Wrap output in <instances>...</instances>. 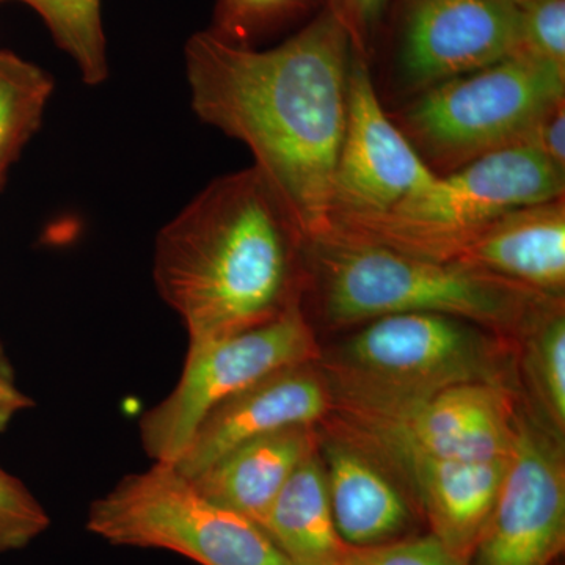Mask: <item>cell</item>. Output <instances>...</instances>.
<instances>
[{
	"label": "cell",
	"instance_id": "8992f818",
	"mask_svg": "<svg viewBox=\"0 0 565 565\" xmlns=\"http://www.w3.org/2000/svg\"><path fill=\"white\" fill-rule=\"evenodd\" d=\"M557 199H565V173L530 145H516L438 174L382 217L330 234L452 263L494 218Z\"/></svg>",
	"mask_w": 565,
	"mask_h": 565
},
{
	"label": "cell",
	"instance_id": "44dd1931",
	"mask_svg": "<svg viewBox=\"0 0 565 565\" xmlns=\"http://www.w3.org/2000/svg\"><path fill=\"white\" fill-rule=\"evenodd\" d=\"M7 2V0H3ZM46 22L55 43L73 58L82 79L103 84L109 74L102 0H20Z\"/></svg>",
	"mask_w": 565,
	"mask_h": 565
},
{
	"label": "cell",
	"instance_id": "9c48e42d",
	"mask_svg": "<svg viewBox=\"0 0 565 565\" xmlns=\"http://www.w3.org/2000/svg\"><path fill=\"white\" fill-rule=\"evenodd\" d=\"M564 546V441L519 405L503 484L468 565H553Z\"/></svg>",
	"mask_w": 565,
	"mask_h": 565
},
{
	"label": "cell",
	"instance_id": "ffe728a7",
	"mask_svg": "<svg viewBox=\"0 0 565 565\" xmlns=\"http://www.w3.org/2000/svg\"><path fill=\"white\" fill-rule=\"evenodd\" d=\"M54 90L46 71L10 51H0V189L11 163L39 131Z\"/></svg>",
	"mask_w": 565,
	"mask_h": 565
},
{
	"label": "cell",
	"instance_id": "2e32d148",
	"mask_svg": "<svg viewBox=\"0 0 565 565\" xmlns=\"http://www.w3.org/2000/svg\"><path fill=\"white\" fill-rule=\"evenodd\" d=\"M452 263L564 299L565 199L505 212L465 244Z\"/></svg>",
	"mask_w": 565,
	"mask_h": 565
},
{
	"label": "cell",
	"instance_id": "52a82bcc",
	"mask_svg": "<svg viewBox=\"0 0 565 565\" xmlns=\"http://www.w3.org/2000/svg\"><path fill=\"white\" fill-rule=\"evenodd\" d=\"M85 526L111 545L167 550L200 565H289L263 527L204 497L173 463L125 476Z\"/></svg>",
	"mask_w": 565,
	"mask_h": 565
},
{
	"label": "cell",
	"instance_id": "d4e9b609",
	"mask_svg": "<svg viewBox=\"0 0 565 565\" xmlns=\"http://www.w3.org/2000/svg\"><path fill=\"white\" fill-rule=\"evenodd\" d=\"M344 565H468L434 535H411L393 544L351 550Z\"/></svg>",
	"mask_w": 565,
	"mask_h": 565
},
{
	"label": "cell",
	"instance_id": "d6986e66",
	"mask_svg": "<svg viewBox=\"0 0 565 565\" xmlns=\"http://www.w3.org/2000/svg\"><path fill=\"white\" fill-rule=\"evenodd\" d=\"M516 373L525 385L531 414L564 441L565 435V310L563 299L542 305L516 338Z\"/></svg>",
	"mask_w": 565,
	"mask_h": 565
},
{
	"label": "cell",
	"instance_id": "7a4b0ae2",
	"mask_svg": "<svg viewBox=\"0 0 565 565\" xmlns=\"http://www.w3.org/2000/svg\"><path fill=\"white\" fill-rule=\"evenodd\" d=\"M307 241L255 166L217 178L167 223L152 277L189 344L221 340L300 305Z\"/></svg>",
	"mask_w": 565,
	"mask_h": 565
},
{
	"label": "cell",
	"instance_id": "30bf717a",
	"mask_svg": "<svg viewBox=\"0 0 565 565\" xmlns=\"http://www.w3.org/2000/svg\"><path fill=\"white\" fill-rule=\"evenodd\" d=\"M437 177L386 114L370 61L353 52L348 120L333 173L330 233L388 214Z\"/></svg>",
	"mask_w": 565,
	"mask_h": 565
},
{
	"label": "cell",
	"instance_id": "603a6c76",
	"mask_svg": "<svg viewBox=\"0 0 565 565\" xmlns=\"http://www.w3.org/2000/svg\"><path fill=\"white\" fill-rule=\"evenodd\" d=\"M520 54L565 73V0H515Z\"/></svg>",
	"mask_w": 565,
	"mask_h": 565
},
{
	"label": "cell",
	"instance_id": "6da1fadb",
	"mask_svg": "<svg viewBox=\"0 0 565 565\" xmlns=\"http://www.w3.org/2000/svg\"><path fill=\"white\" fill-rule=\"evenodd\" d=\"M184 54L195 114L252 151L307 244L326 237L353 55L340 21L323 7L270 50L199 32Z\"/></svg>",
	"mask_w": 565,
	"mask_h": 565
},
{
	"label": "cell",
	"instance_id": "8fae6325",
	"mask_svg": "<svg viewBox=\"0 0 565 565\" xmlns=\"http://www.w3.org/2000/svg\"><path fill=\"white\" fill-rule=\"evenodd\" d=\"M516 411V390L465 384L379 412L332 403L323 419L379 435L424 455L484 462L511 455Z\"/></svg>",
	"mask_w": 565,
	"mask_h": 565
},
{
	"label": "cell",
	"instance_id": "7c38bea8",
	"mask_svg": "<svg viewBox=\"0 0 565 565\" xmlns=\"http://www.w3.org/2000/svg\"><path fill=\"white\" fill-rule=\"evenodd\" d=\"M318 427L381 463L403 487L429 526V534L457 556L470 561L500 493L511 455L484 462H463L424 455L330 419H323Z\"/></svg>",
	"mask_w": 565,
	"mask_h": 565
},
{
	"label": "cell",
	"instance_id": "484cf974",
	"mask_svg": "<svg viewBox=\"0 0 565 565\" xmlns=\"http://www.w3.org/2000/svg\"><path fill=\"white\" fill-rule=\"evenodd\" d=\"M390 0H326V9L340 21L351 39L352 50L370 61L371 41L384 20Z\"/></svg>",
	"mask_w": 565,
	"mask_h": 565
},
{
	"label": "cell",
	"instance_id": "e0dca14e",
	"mask_svg": "<svg viewBox=\"0 0 565 565\" xmlns=\"http://www.w3.org/2000/svg\"><path fill=\"white\" fill-rule=\"evenodd\" d=\"M318 426H296L253 438L191 479L223 508L262 526L275 498L299 465L319 449Z\"/></svg>",
	"mask_w": 565,
	"mask_h": 565
},
{
	"label": "cell",
	"instance_id": "7402d4cb",
	"mask_svg": "<svg viewBox=\"0 0 565 565\" xmlns=\"http://www.w3.org/2000/svg\"><path fill=\"white\" fill-rule=\"evenodd\" d=\"M316 0H217L211 31L218 39L253 46L282 25L303 17Z\"/></svg>",
	"mask_w": 565,
	"mask_h": 565
},
{
	"label": "cell",
	"instance_id": "4316f807",
	"mask_svg": "<svg viewBox=\"0 0 565 565\" xmlns=\"http://www.w3.org/2000/svg\"><path fill=\"white\" fill-rule=\"evenodd\" d=\"M526 145L565 173V99L546 111Z\"/></svg>",
	"mask_w": 565,
	"mask_h": 565
},
{
	"label": "cell",
	"instance_id": "ba28073f",
	"mask_svg": "<svg viewBox=\"0 0 565 565\" xmlns=\"http://www.w3.org/2000/svg\"><path fill=\"white\" fill-rule=\"evenodd\" d=\"M321 356L302 305L264 326L189 344L184 370L172 393L140 418L145 452L152 462L173 463L199 424L223 401L277 371L319 363Z\"/></svg>",
	"mask_w": 565,
	"mask_h": 565
},
{
	"label": "cell",
	"instance_id": "5b68a950",
	"mask_svg": "<svg viewBox=\"0 0 565 565\" xmlns=\"http://www.w3.org/2000/svg\"><path fill=\"white\" fill-rule=\"evenodd\" d=\"M565 99V73L512 55L411 96L392 115L437 174L526 145L546 111Z\"/></svg>",
	"mask_w": 565,
	"mask_h": 565
},
{
	"label": "cell",
	"instance_id": "5bb4252c",
	"mask_svg": "<svg viewBox=\"0 0 565 565\" xmlns=\"http://www.w3.org/2000/svg\"><path fill=\"white\" fill-rule=\"evenodd\" d=\"M332 393L318 363L286 367L218 404L196 427L173 465L185 478L203 473L236 446L296 426H319Z\"/></svg>",
	"mask_w": 565,
	"mask_h": 565
},
{
	"label": "cell",
	"instance_id": "cb8c5ba5",
	"mask_svg": "<svg viewBox=\"0 0 565 565\" xmlns=\"http://www.w3.org/2000/svg\"><path fill=\"white\" fill-rule=\"evenodd\" d=\"M50 526L51 516L35 494L0 468V555L28 548Z\"/></svg>",
	"mask_w": 565,
	"mask_h": 565
},
{
	"label": "cell",
	"instance_id": "277c9868",
	"mask_svg": "<svg viewBox=\"0 0 565 565\" xmlns=\"http://www.w3.org/2000/svg\"><path fill=\"white\" fill-rule=\"evenodd\" d=\"M332 403L379 412L451 386L516 390V343L478 323L434 313L384 316L319 360Z\"/></svg>",
	"mask_w": 565,
	"mask_h": 565
},
{
	"label": "cell",
	"instance_id": "9a60e30c",
	"mask_svg": "<svg viewBox=\"0 0 565 565\" xmlns=\"http://www.w3.org/2000/svg\"><path fill=\"white\" fill-rule=\"evenodd\" d=\"M319 435L330 509L344 544L374 548L415 535L419 515L399 482L355 446L321 430Z\"/></svg>",
	"mask_w": 565,
	"mask_h": 565
},
{
	"label": "cell",
	"instance_id": "4fadbf2b",
	"mask_svg": "<svg viewBox=\"0 0 565 565\" xmlns=\"http://www.w3.org/2000/svg\"><path fill=\"white\" fill-rule=\"evenodd\" d=\"M520 54L515 0H401L397 77L408 98Z\"/></svg>",
	"mask_w": 565,
	"mask_h": 565
},
{
	"label": "cell",
	"instance_id": "3957f363",
	"mask_svg": "<svg viewBox=\"0 0 565 565\" xmlns=\"http://www.w3.org/2000/svg\"><path fill=\"white\" fill-rule=\"evenodd\" d=\"M323 318L333 329L405 313L455 316L516 341L542 296L459 263L433 262L329 234L307 244Z\"/></svg>",
	"mask_w": 565,
	"mask_h": 565
},
{
	"label": "cell",
	"instance_id": "f1b7e54d",
	"mask_svg": "<svg viewBox=\"0 0 565 565\" xmlns=\"http://www.w3.org/2000/svg\"><path fill=\"white\" fill-rule=\"evenodd\" d=\"M2 2H3V0H0V3H2Z\"/></svg>",
	"mask_w": 565,
	"mask_h": 565
},
{
	"label": "cell",
	"instance_id": "83f0119b",
	"mask_svg": "<svg viewBox=\"0 0 565 565\" xmlns=\"http://www.w3.org/2000/svg\"><path fill=\"white\" fill-rule=\"evenodd\" d=\"M33 399L18 385L17 373L9 353L0 343V434L21 412L33 407Z\"/></svg>",
	"mask_w": 565,
	"mask_h": 565
},
{
	"label": "cell",
	"instance_id": "ac0fdd59",
	"mask_svg": "<svg viewBox=\"0 0 565 565\" xmlns=\"http://www.w3.org/2000/svg\"><path fill=\"white\" fill-rule=\"evenodd\" d=\"M262 527L289 565H344L349 548L334 527L319 449L288 479Z\"/></svg>",
	"mask_w": 565,
	"mask_h": 565
}]
</instances>
